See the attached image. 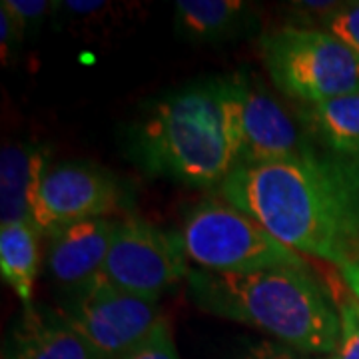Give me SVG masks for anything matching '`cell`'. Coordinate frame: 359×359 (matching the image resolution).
I'll return each mask as SVG.
<instances>
[{"instance_id":"10","label":"cell","mask_w":359,"mask_h":359,"mask_svg":"<svg viewBox=\"0 0 359 359\" xmlns=\"http://www.w3.org/2000/svg\"><path fill=\"white\" fill-rule=\"evenodd\" d=\"M116 222L108 218L84 219L52 238L48 269L65 285L82 287L100 276L112 244Z\"/></svg>"},{"instance_id":"13","label":"cell","mask_w":359,"mask_h":359,"mask_svg":"<svg viewBox=\"0 0 359 359\" xmlns=\"http://www.w3.org/2000/svg\"><path fill=\"white\" fill-rule=\"evenodd\" d=\"M242 0H178L174 25L186 40L218 42L233 36L248 20Z\"/></svg>"},{"instance_id":"14","label":"cell","mask_w":359,"mask_h":359,"mask_svg":"<svg viewBox=\"0 0 359 359\" xmlns=\"http://www.w3.org/2000/svg\"><path fill=\"white\" fill-rule=\"evenodd\" d=\"M39 236L36 228L26 222L0 226V273L26 311H32L39 273Z\"/></svg>"},{"instance_id":"9","label":"cell","mask_w":359,"mask_h":359,"mask_svg":"<svg viewBox=\"0 0 359 359\" xmlns=\"http://www.w3.org/2000/svg\"><path fill=\"white\" fill-rule=\"evenodd\" d=\"M120 204V184L112 172L88 162H65L50 166L42 180L32 226L54 238L72 224L114 214Z\"/></svg>"},{"instance_id":"7","label":"cell","mask_w":359,"mask_h":359,"mask_svg":"<svg viewBox=\"0 0 359 359\" xmlns=\"http://www.w3.org/2000/svg\"><path fill=\"white\" fill-rule=\"evenodd\" d=\"M190 259L180 233H170L140 218L116 222L104 262L106 280L146 302H158L166 290L190 276Z\"/></svg>"},{"instance_id":"3","label":"cell","mask_w":359,"mask_h":359,"mask_svg":"<svg viewBox=\"0 0 359 359\" xmlns=\"http://www.w3.org/2000/svg\"><path fill=\"white\" fill-rule=\"evenodd\" d=\"M136 162L152 176L188 186H222L233 170L212 82L156 100L132 134Z\"/></svg>"},{"instance_id":"6","label":"cell","mask_w":359,"mask_h":359,"mask_svg":"<svg viewBox=\"0 0 359 359\" xmlns=\"http://www.w3.org/2000/svg\"><path fill=\"white\" fill-rule=\"evenodd\" d=\"M222 124L228 138L233 168L254 166L297 154L306 140L294 120L266 90L248 78L230 76L212 80Z\"/></svg>"},{"instance_id":"16","label":"cell","mask_w":359,"mask_h":359,"mask_svg":"<svg viewBox=\"0 0 359 359\" xmlns=\"http://www.w3.org/2000/svg\"><path fill=\"white\" fill-rule=\"evenodd\" d=\"M339 344L335 359H359V302L349 295L337 304Z\"/></svg>"},{"instance_id":"18","label":"cell","mask_w":359,"mask_h":359,"mask_svg":"<svg viewBox=\"0 0 359 359\" xmlns=\"http://www.w3.org/2000/svg\"><path fill=\"white\" fill-rule=\"evenodd\" d=\"M120 359H180L178 349H176L174 337L166 321H162L144 341L132 347L128 353Z\"/></svg>"},{"instance_id":"22","label":"cell","mask_w":359,"mask_h":359,"mask_svg":"<svg viewBox=\"0 0 359 359\" xmlns=\"http://www.w3.org/2000/svg\"><path fill=\"white\" fill-rule=\"evenodd\" d=\"M339 271H341V278H344V282H346V285L349 287L351 295L359 302V256L346 262V264L339 268Z\"/></svg>"},{"instance_id":"11","label":"cell","mask_w":359,"mask_h":359,"mask_svg":"<svg viewBox=\"0 0 359 359\" xmlns=\"http://www.w3.org/2000/svg\"><path fill=\"white\" fill-rule=\"evenodd\" d=\"M50 170L44 144L13 142L0 152V226L32 224L40 184Z\"/></svg>"},{"instance_id":"17","label":"cell","mask_w":359,"mask_h":359,"mask_svg":"<svg viewBox=\"0 0 359 359\" xmlns=\"http://www.w3.org/2000/svg\"><path fill=\"white\" fill-rule=\"evenodd\" d=\"M323 26L359 56V2L339 4L323 18Z\"/></svg>"},{"instance_id":"23","label":"cell","mask_w":359,"mask_h":359,"mask_svg":"<svg viewBox=\"0 0 359 359\" xmlns=\"http://www.w3.org/2000/svg\"><path fill=\"white\" fill-rule=\"evenodd\" d=\"M66 11L72 14H82V16H88V14H96V13H102L104 8L108 6L106 2L102 0H72V2H65Z\"/></svg>"},{"instance_id":"1","label":"cell","mask_w":359,"mask_h":359,"mask_svg":"<svg viewBox=\"0 0 359 359\" xmlns=\"http://www.w3.org/2000/svg\"><path fill=\"white\" fill-rule=\"evenodd\" d=\"M236 205L297 254L341 268L359 256V160L308 142L282 160L238 166L219 186Z\"/></svg>"},{"instance_id":"15","label":"cell","mask_w":359,"mask_h":359,"mask_svg":"<svg viewBox=\"0 0 359 359\" xmlns=\"http://www.w3.org/2000/svg\"><path fill=\"white\" fill-rule=\"evenodd\" d=\"M306 124L330 152L359 160V90L309 106Z\"/></svg>"},{"instance_id":"19","label":"cell","mask_w":359,"mask_h":359,"mask_svg":"<svg viewBox=\"0 0 359 359\" xmlns=\"http://www.w3.org/2000/svg\"><path fill=\"white\" fill-rule=\"evenodd\" d=\"M50 6L54 4L46 0H2L0 2V11H4L13 18L20 34H25L26 28L40 22L42 16L50 11Z\"/></svg>"},{"instance_id":"2","label":"cell","mask_w":359,"mask_h":359,"mask_svg":"<svg viewBox=\"0 0 359 359\" xmlns=\"http://www.w3.org/2000/svg\"><path fill=\"white\" fill-rule=\"evenodd\" d=\"M194 302L205 311L250 323L304 353H332L339 316L309 269L273 268L250 273L190 271Z\"/></svg>"},{"instance_id":"4","label":"cell","mask_w":359,"mask_h":359,"mask_svg":"<svg viewBox=\"0 0 359 359\" xmlns=\"http://www.w3.org/2000/svg\"><path fill=\"white\" fill-rule=\"evenodd\" d=\"M259 50L276 88L308 106L359 90V56L325 28H276Z\"/></svg>"},{"instance_id":"5","label":"cell","mask_w":359,"mask_h":359,"mask_svg":"<svg viewBox=\"0 0 359 359\" xmlns=\"http://www.w3.org/2000/svg\"><path fill=\"white\" fill-rule=\"evenodd\" d=\"M180 240L190 262L219 273L273 268L308 269L302 254L226 200H205L186 214Z\"/></svg>"},{"instance_id":"8","label":"cell","mask_w":359,"mask_h":359,"mask_svg":"<svg viewBox=\"0 0 359 359\" xmlns=\"http://www.w3.org/2000/svg\"><path fill=\"white\" fill-rule=\"evenodd\" d=\"M66 320L104 359H120L164 321L154 302H146L106 280L102 273L78 287Z\"/></svg>"},{"instance_id":"21","label":"cell","mask_w":359,"mask_h":359,"mask_svg":"<svg viewBox=\"0 0 359 359\" xmlns=\"http://www.w3.org/2000/svg\"><path fill=\"white\" fill-rule=\"evenodd\" d=\"M244 359H299L290 349L276 346L271 341H259L248 349Z\"/></svg>"},{"instance_id":"20","label":"cell","mask_w":359,"mask_h":359,"mask_svg":"<svg viewBox=\"0 0 359 359\" xmlns=\"http://www.w3.org/2000/svg\"><path fill=\"white\" fill-rule=\"evenodd\" d=\"M20 36H22V34L18 32V28H16V25L13 22V18L4 13V11H0V44H2L4 62H6V58L13 54L14 46H16V42H18Z\"/></svg>"},{"instance_id":"12","label":"cell","mask_w":359,"mask_h":359,"mask_svg":"<svg viewBox=\"0 0 359 359\" xmlns=\"http://www.w3.org/2000/svg\"><path fill=\"white\" fill-rule=\"evenodd\" d=\"M8 359H104L65 318L26 311L16 327Z\"/></svg>"}]
</instances>
